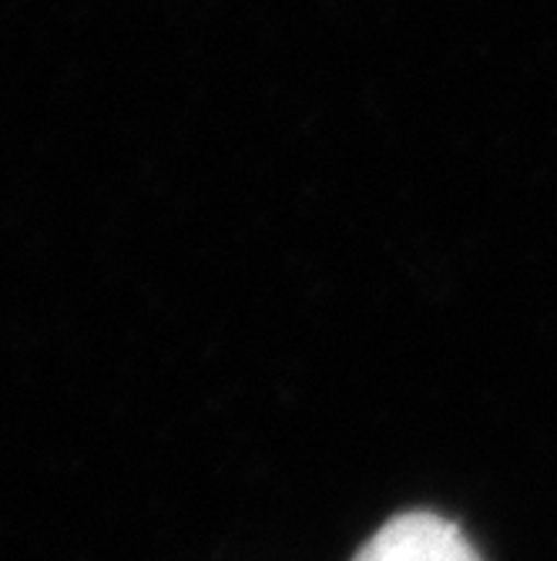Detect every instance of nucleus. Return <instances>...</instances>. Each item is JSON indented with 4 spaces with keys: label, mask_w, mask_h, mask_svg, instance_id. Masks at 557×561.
Returning a JSON list of instances; mask_svg holds the SVG:
<instances>
[{
    "label": "nucleus",
    "mask_w": 557,
    "mask_h": 561,
    "mask_svg": "<svg viewBox=\"0 0 557 561\" xmlns=\"http://www.w3.org/2000/svg\"><path fill=\"white\" fill-rule=\"evenodd\" d=\"M352 561H480V554L453 522L410 512L386 522Z\"/></svg>",
    "instance_id": "obj_1"
}]
</instances>
